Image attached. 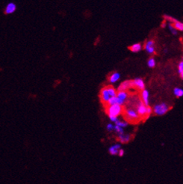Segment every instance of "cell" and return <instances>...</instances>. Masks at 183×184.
<instances>
[{"label": "cell", "instance_id": "cell-22", "mask_svg": "<svg viewBox=\"0 0 183 184\" xmlns=\"http://www.w3.org/2000/svg\"><path fill=\"white\" fill-rule=\"evenodd\" d=\"M114 130H115V131L119 135L124 134V128L121 127H120V126H117V125H115V126H114Z\"/></svg>", "mask_w": 183, "mask_h": 184}, {"label": "cell", "instance_id": "cell-9", "mask_svg": "<svg viewBox=\"0 0 183 184\" xmlns=\"http://www.w3.org/2000/svg\"><path fill=\"white\" fill-rule=\"evenodd\" d=\"M149 97H150L149 92L147 90H146V89H144L141 92L142 102H143L147 106H149Z\"/></svg>", "mask_w": 183, "mask_h": 184}, {"label": "cell", "instance_id": "cell-27", "mask_svg": "<svg viewBox=\"0 0 183 184\" xmlns=\"http://www.w3.org/2000/svg\"><path fill=\"white\" fill-rule=\"evenodd\" d=\"M118 155L120 157H123L124 155V151L123 149H120L119 150V153H118Z\"/></svg>", "mask_w": 183, "mask_h": 184}, {"label": "cell", "instance_id": "cell-24", "mask_svg": "<svg viewBox=\"0 0 183 184\" xmlns=\"http://www.w3.org/2000/svg\"><path fill=\"white\" fill-rule=\"evenodd\" d=\"M152 112H153V109L150 106H147V118H148L150 115L152 114Z\"/></svg>", "mask_w": 183, "mask_h": 184}, {"label": "cell", "instance_id": "cell-4", "mask_svg": "<svg viewBox=\"0 0 183 184\" xmlns=\"http://www.w3.org/2000/svg\"><path fill=\"white\" fill-rule=\"evenodd\" d=\"M134 87H135V84H134L133 80H126L121 83V84L118 86L117 91L118 92H126V90L129 89L130 88Z\"/></svg>", "mask_w": 183, "mask_h": 184}, {"label": "cell", "instance_id": "cell-25", "mask_svg": "<svg viewBox=\"0 0 183 184\" xmlns=\"http://www.w3.org/2000/svg\"><path fill=\"white\" fill-rule=\"evenodd\" d=\"M106 128L108 131H112L113 130H114V126H113L111 123H108V124L107 125Z\"/></svg>", "mask_w": 183, "mask_h": 184}, {"label": "cell", "instance_id": "cell-30", "mask_svg": "<svg viewBox=\"0 0 183 184\" xmlns=\"http://www.w3.org/2000/svg\"><path fill=\"white\" fill-rule=\"evenodd\" d=\"M164 53H168V50H167V49H165V50H164Z\"/></svg>", "mask_w": 183, "mask_h": 184}, {"label": "cell", "instance_id": "cell-23", "mask_svg": "<svg viewBox=\"0 0 183 184\" xmlns=\"http://www.w3.org/2000/svg\"><path fill=\"white\" fill-rule=\"evenodd\" d=\"M182 71H183V61H181V62H179V65H178V73L180 74Z\"/></svg>", "mask_w": 183, "mask_h": 184}, {"label": "cell", "instance_id": "cell-28", "mask_svg": "<svg viewBox=\"0 0 183 184\" xmlns=\"http://www.w3.org/2000/svg\"><path fill=\"white\" fill-rule=\"evenodd\" d=\"M165 26H166V23H161V27L164 28Z\"/></svg>", "mask_w": 183, "mask_h": 184}, {"label": "cell", "instance_id": "cell-20", "mask_svg": "<svg viewBox=\"0 0 183 184\" xmlns=\"http://www.w3.org/2000/svg\"><path fill=\"white\" fill-rule=\"evenodd\" d=\"M155 64H156V63H155V60L153 58H150V59L148 60V61H147V65L149 66V68H154L155 66Z\"/></svg>", "mask_w": 183, "mask_h": 184}, {"label": "cell", "instance_id": "cell-14", "mask_svg": "<svg viewBox=\"0 0 183 184\" xmlns=\"http://www.w3.org/2000/svg\"><path fill=\"white\" fill-rule=\"evenodd\" d=\"M120 77V75L119 73H114V74H111V76H110L109 81L112 83L116 82L117 81L119 80Z\"/></svg>", "mask_w": 183, "mask_h": 184}, {"label": "cell", "instance_id": "cell-19", "mask_svg": "<svg viewBox=\"0 0 183 184\" xmlns=\"http://www.w3.org/2000/svg\"><path fill=\"white\" fill-rule=\"evenodd\" d=\"M164 19H165V20L167 21H169L170 23H176V21H177V19L174 18L173 17H171V16H169V15H164Z\"/></svg>", "mask_w": 183, "mask_h": 184}, {"label": "cell", "instance_id": "cell-2", "mask_svg": "<svg viewBox=\"0 0 183 184\" xmlns=\"http://www.w3.org/2000/svg\"><path fill=\"white\" fill-rule=\"evenodd\" d=\"M153 112L157 115H164L166 114L170 109L169 106L165 102H161V103L157 104L153 107Z\"/></svg>", "mask_w": 183, "mask_h": 184}, {"label": "cell", "instance_id": "cell-8", "mask_svg": "<svg viewBox=\"0 0 183 184\" xmlns=\"http://www.w3.org/2000/svg\"><path fill=\"white\" fill-rule=\"evenodd\" d=\"M133 81L134 84H135V87L137 88V89L142 91H143L144 89H145V84L143 79H141V78H136Z\"/></svg>", "mask_w": 183, "mask_h": 184}, {"label": "cell", "instance_id": "cell-15", "mask_svg": "<svg viewBox=\"0 0 183 184\" xmlns=\"http://www.w3.org/2000/svg\"><path fill=\"white\" fill-rule=\"evenodd\" d=\"M174 94L176 97H181L183 96V89L181 88H175Z\"/></svg>", "mask_w": 183, "mask_h": 184}, {"label": "cell", "instance_id": "cell-18", "mask_svg": "<svg viewBox=\"0 0 183 184\" xmlns=\"http://www.w3.org/2000/svg\"><path fill=\"white\" fill-rule=\"evenodd\" d=\"M168 27H169L170 30H171V33L173 34V35H177V29H176V28L174 27V26L173 25V23H169V24H168Z\"/></svg>", "mask_w": 183, "mask_h": 184}, {"label": "cell", "instance_id": "cell-21", "mask_svg": "<svg viewBox=\"0 0 183 184\" xmlns=\"http://www.w3.org/2000/svg\"><path fill=\"white\" fill-rule=\"evenodd\" d=\"M115 124L117 125V126L121 127L124 128V127H127L128 123H127V122H126V121H120V120H118L115 122Z\"/></svg>", "mask_w": 183, "mask_h": 184}, {"label": "cell", "instance_id": "cell-13", "mask_svg": "<svg viewBox=\"0 0 183 184\" xmlns=\"http://www.w3.org/2000/svg\"><path fill=\"white\" fill-rule=\"evenodd\" d=\"M120 141H121L122 143H127L129 142V140H130V136L128 134H120L118 136Z\"/></svg>", "mask_w": 183, "mask_h": 184}, {"label": "cell", "instance_id": "cell-3", "mask_svg": "<svg viewBox=\"0 0 183 184\" xmlns=\"http://www.w3.org/2000/svg\"><path fill=\"white\" fill-rule=\"evenodd\" d=\"M140 115L137 113V110H135L134 109H128L126 110V118L130 121H135L139 119Z\"/></svg>", "mask_w": 183, "mask_h": 184}, {"label": "cell", "instance_id": "cell-10", "mask_svg": "<svg viewBox=\"0 0 183 184\" xmlns=\"http://www.w3.org/2000/svg\"><path fill=\"white\" fill-rule=\"evenodd\" d=\"M16 9H17L16 5L14 4V3L11 2L9 3V4H8V5L6 6V9L5 10V13L6 14H12V13H14V11H16Z\"/></svg>", "mask_w": 183, "mask_h": 184}, {"label": "cell", "instance_id": "cell-29", "mask_svg": "<svg viewBox=\"0 0 183 184\" xmlns=\"http://www.w3.org/2000/svg\"><path fill=\"white\" fill-rule=\"evenodd\" d=\"M180 77L182 78V79H183V71H182V73H181V74H180Z\"/></svg>", "mask_w": 183, "mask_h": 184}, {"label": "cell", "instance_id": "cell-1", "mask_svg": "<svg viewBox=\"0 0 183 184\" xmlns=\"http://www.w3.org/2000/svg\"><path fill=\"white\" fill-rule=\"evenodd\" d=\"M106 112L108 114V117L115 116L118 117L123 112L122 106L115 104L112 106H108V108L106 109Z\"/></svg>", "mask_w": 183, "mask_h": 184}, {"label": "cell", "instance_id": "cell-16", "mask_svg": "<svg viewBox=\"0 0 183 184\" xmlns=\"http://www.w3.org/2000/svg\"><path fill=\"white\" fill-rule=\"evenodd\" d=\"M173 25L174 26V27L176 28L178 31H181V32L183 31V23L179 22V21L177 20L176 23H173Z\"/></svg>", "mask_w": 183, "mask_h": 184}, {"label": "cell", "instance_id": "cell-12", "mask_svg": "<svg viewBox=\"0 0 183 184\" xmlns=\"http://www.w3.org/2000/svg\"><path fill=\"white\" fill-rule=\"evenodd\" d=\"M117 97L120 100L125 102L126 99L129 97V94H128V93L126 92H118L117 94Z\"/></svg>", "mask_w": 183, "mask_h": 184}, {"label": "cell", "instance_id": "cell-26", "mask_svg": "<svg viewBox=\"0 0 183 184\" xmlns=\"http://www.w3.org/2000/svg\"><path fill=\"white\" fill-rule=\"evenodd\" d=\"M109 118H110V120H111V121L114 122V123H115L117 120H118V118H117V117H115V116H111V117H109Z\"/></svg>", "mask_w": 183, "mask_h": 184}, {"label": "cell", "instance_id": "cell-7", "mask_svg": "<svg viewBox=\"0 0 183 184\" xmlns=\"http://www.w3.org/2000/svg\"><path fill=\"white\" fill-rule=\"evenodd\" d=\"M144 48L146 51L150 54H153L155 53V43L153 40H148L145 43Z\"/></svg>", "mask_w": 183, "mask_h": 184}, {"label": "cell", "instance_id": "cell-5", "mask_svg": "<svg viewBox=\"0 0 183 184\" xmlns=\"http://www.w3.org/2000/svg\"><path fill=\"white\" fill-rule=\"evenodd\" d=\"M100 98H101L102 102L105 104H107L108 100L111 98V95H110L109 92H108V87H106L102 89L101 92H100Z\"/></svg>", "mask_w": 183, "mask_h": 184}, {"label": "cell", "instance_id": "cell-17", "mask_svg": "<svg viewBox=\"0 0 183 184\" xmlns=\"http://www.w3.org/2000/svg\"><path fill=\"white\" fill-rule=\"evenodd\" d=\"M108 151H109L110 154H111V155H113V156L117 155L118 153H119V150L117 149V148L114 147V145H112L111 147L109 148V149H108Z\"/></svg>", "mask_w": 183, "mask_h": 184}, {"label": "cell", "instance_id": "cell-11", "mask_svg": "<svg viewBox=\"0 0 183 184\" xmlns=\"http://www.w3.org/2000/svg\"><path fill=\"white\" fill-rule=\"evenodd\" d=\"M129 50H131L133 53H138L139 51H141L142 49V46L141 43H135V44L132 45L131 47H129Z\"/></svg>", "mask_w": 183, "mask_h": 184}, {"label": "cell", "instance_id": "cell-31", "mask_svg": "<svg viewBox=\"0 0 183 184\" xmlns=\"http://www.w3.org/2000/svg\"><path fill=\"white\" fill-rule=\"evenodd\" d=\"M182 61H183V57H182Z\"/></svg>", "mask_w": 183, "mask_h": 184}, {"label": "cell", "instance_id": "cell-6", "mask_svg": "<svg viewBox=\"0 0 183 184\" xmlns=\"http://www.w3.org/2000/svg\"><path fill=\"white\" fill-rule=\"evenodd\" d=\"M137 112L138 115H140V117L147 116V106L143 102H140L137 106Z\"/></svg>", "mask_w": 183, "mask_h": 184}]
</instances>
